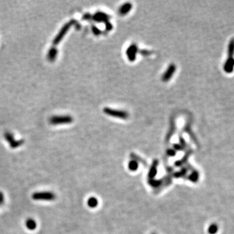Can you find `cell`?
Listing matches in <instances>:
<instances>
[{"instance_id":"obj_1","label":"cell","mask_w":234,"mask_h":234,"mask_svg":"<svg viewBox=\"0 0 234 234\" xmlns=\"http://www.w3.org/2000/svg\"><path fill=\"white\" fill-rule=\"evenodd\" d=\"M103 112L109 116L116 117V118L126 119L129 117V114L126 111H124L115 110V109H113L108 108V107L104 108Z\"/></svg>"},{"instance_id":"obj_2","label":"cell","mask_w":234,"mask_h":234,"mask_svg":"<svg viewBox=\"0 0 234 234\" xmlns=\"http://www.w3.org/2000/svg\"><path fill=\"white\" fill-rule=\"evenodd\" d=\"M32 198L35 200L52 201L55 199V195L52 192H38L33 194Z\"/></svg>"},{"instance_id":"obj_3","label":"cell","mask_w":234,"mask_h":234,"mask_svg":"<svg viewBox=\"0 0 234 234\" xmlns=\"http://www.w3.org/2000/svg\"><path fill=\"white\" fill-rule=\"evenodd\" d=\"M138 52V48L136 44H132L128 47L126 50V55L129 61H134L136 59V55Z\"/></svg>"},{"instance_id":"obj_4","label":"cell","mask_w":234,"mask_h":234,"mask_svg":"<svg viewBox=\"0 0 234 234\" xmlns=\"http://www.w3.org/2000/svg\"><path fill=\"white\" fill-rule=\"evenodd\" d=\"M176 67L174 64L170 65L168 67L167 70L165 71V72L164 73V74L162 76L163 81L165 82L169 81V80L171 79V77L173 76L174 73L176 71Z\"/></svg>"},{"instance_id":"obj_5","label":"cell","mask_w":234,"mask_h":234,"mask_svg":"<svg viewBox=\"0 0 234 234\" xmlns=\"http://www.w3.org/2000/svg\"><path fill=\"white\" fill-rule=\"evenodd\" d=\"M5 137L7 139L12 148H15L20 146L23 143V140H15L13 135L10 133H6L5 135Z\"/></svg>"},{"instance_id":"obj_6","label":"cell","mask_w":234,"mask_h":234,"mask_svg":"<svg viewBox=\"0 0 234 234\" xmlns=\"http://www.w3.org/2000/svg\"><path fill=\"white\" fill-rule=\"evenodd\" d=\"M110 16L102 12H98L94 16V19L98 22H107L110 19Z\"/></svg>"},{"instance_id":"obj_7","label":"cell","mask_w":234,"mask_h":234,"mask_svg":"<svg viewBox=\"0 0 234 234\" xmlns=\"http://www.w3.org/2000/svg\"><path fill=\"white\" fill-rule=\"evenodd\" d=\"M223 69L226 73H232L234 70V58H228Z\"/></svg>"},{"instance_id":"obj_8","label":"cell","mask_w":234,"mask_h":234,"mask_svg":"<svg viewBox=\"0 0 234 234\" xmlns=\"http://www.w3.org/2000/svg\"><path fill=\"white\" fill-rule=\"evenodd\" d=\"M72 121V119L70 116H61V117H55L53 119L52 122L53 124H61V123H69Z\"/></svg>"},{"instance_id":"obj_9","label":"cell","mask_w":234,"mask_h":234,"mask_svg":"<svg viewBox=\"0 0 234 234\" xmlns=\"http://www.w3.org/2000/svg\"><path fill=\"white\" fill-rule=\"evenodd\" d=\"M132 8V5L130 3H126L123 4L119 9V13L121 15H125L127 14L131 10Z\"/></svg>"},{"instance_id":"obj_10","label":"cell","mask_w":234,"mask_h":234,"mask_svg":"<svg viewBox=\"0 0 234 234\" xmlns=\"http://www.w3.org/2000/svg\"><path fill=\"white\" fill-rule=\"evenodd\" d=\"M228 58H234V38H233L228 44Z\"/></svg>"},{"instance_id":"obj_11","label":"cell","mask_w":234,"mask_h":234,"mask_svg":"<svg viewBox=\"0 0 234 234\" xmlns=\"http://www.w3.org/2000/svg\"><path fill=\"white\" fill-rule=\"evenodd\" d=\"M26 225L27 228L30 230H34L36 227V222L32 219H27V221L26 222Z\"/></svg>"},{"instance_id":"obj_12","label":"cell","mask_w":234,"mask_h":234,"mask_svg":"<svg viewBox=\"0 0 234 234\" xmlns=\"http://www.w3.org/2000/svg\"><path fill=\"white\" fill-rule=\"evenodd\" d=\"M175 130H176L175 122H174V119H172V120H171L170 127V129H169V133H168V134H167V140H169V139L171 137V136H172V135L174 134V132H175Z\"/></svg>"},{"instance_id":"obj_13","label":"cell","mask_w":234,"mask_h":234,"mask_svg":"<svg viewBox=\"0 0 234 234\" xmlns=\"http://www.w3.org/2000/svg\"><path fill=\"white\" fill-rule=\"evenodd\" d=\"M139 167V164L136 160H132L128 163V169L132 171H135L137 170Z\"/></svg>"},{"instance_id":"obj_14","label":"cell","mask_w":234,"mask_h":234,"mask_svg":"<svg viewBox=\"0 0 234 234\" xmlns=\"http://www.w3.org/2000/svg\"><path fill=\"white\" fill-rule=\"evenodd\" d=\"M87 204L90 207H95L98 206V200L95 198V197H90L89 199L87 200Z\"/></svg>"},{"instance_id":"obj_15","label":"cell","mask_w":234,"mask_h":234,"mask_svg":"<svg viewBox=\"0 0 234 234\" xmlns=\"http://www.w3.org/2000/svg\"><path fill=\"white\" fill-rule=\"evenodd\" d=\"M207 231L209 234H215L218 231V226L216 224H213L209 226Z\"/></svg>"},{"instance_id":"obj_16","label":"cell","mask_w":234,"mask_h":234,"mask_svg":"<svg viewBox=\"0 0 234 234\" xmlns=\"http://www.w3.org/2000/svg\"><path fill=\"white\" fill-rule=\"evenodd\" d=\"M4 195L2 192H0V206L2 205L4 203Z\"/></svg>"},{"instance_id":"obj_17","label":"cell","mask_w":234,"mask_h":234,"mask_svg":"<svg viewBox=\"0 0 234 234\" xmlns=\"http://www.w3.org/2000/svg\"><path fill=\"white\" fill-rule=\"evenodd\" d=\"M92 30H93V32H94L96 35H99V34H100V33H101L100 30L99 29H98V28L96 27H92Z\"/></svg>"},{"instance_id":"obj_18","label":"cell","mask_w":234,"mask_h":234,"mask_svg":"<svg viewBox=\"0 0 234 234\" xmlns=\"http://www.w3.org/2000/svg\"><path fill=\"white\" fill-rule=\"evenodd\" d=\"M106 29H107V30H109V31L113 28L112 24L109 22V21L106 23Z\"/></svg>"},{"instance_id":"obj_19","label":"cell","mask_w":234,"mask_h":234,"mask_svg":"<svg viewBox=\"0 0 234 234\" xmlns=\"http://www.w3.org/2000/svg\"><path fill=\"white\" fill-rule=\"evenodd\" d=\"M175 151L174 150H169V151H168V154H169V156H174L175 155Z\"/></svg>"},{"instance_id":"obj_20","label":"cell","mask_w":234,"mask_h":234,"mask_svg":"<svg viewBox=\"0 0 234 234\" xmlns=\"http://www.w3.org/2000/svg\"><path fill=\"white\" fill-rule=\"evenodd\" d=\"M141 53L143 54V55H148L150 53V52L148 51H146V50H142L141 51Z\"/></svg>"},{"instance_id":"obj_21","label":"cell","mask_w":234,"mask_h":234,"mask_svg":"<svg viewBox=\"0 0 234 234\" xmlns=\"http://www.w3.org/2000/svg\"><path fill=\"white\" fill-rule=\"evenodd\" d=\"M153 234H155V233H153Z\"/></svg>"}]
</instances>
